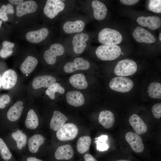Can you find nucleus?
<instances>
[{
	"mask_svg": "<svg viewBox=\"0 0 161 161\" xmlns=\"http://www.w3.org/2000/svg\"><path fill=\"white\" fill-rule=\"evenodd\" d=\"M42 121L38 108L32 102L30 101L22 116L21 128L29 135L41 130Z\"/></svg>",
	"mask_w": 161,
	"mask_h": 161,
	"instance_id": "f03ea898",
	"label": "nucleus"
},
{
	"mask_svg": "<svg viewBox=\"0 0 161 161\" xmlns=\"http://www.w3.org/2000/svg\"><path fill=\"white\" fill-rule=\"evenodd\" d=\"M12 103L9 95L4 94L1 95L0 96V109H4L7 106H9Z\"/></svg>",
	"mask_w": 161,
	"mask_h": 161,
	"instance_id": "4c0bfd02",
	"label": "nucleus"
},
{
	"mask_svg": "<svg viewBox=\"0 0 161 161\" xmlns=\"http://www.w3.org/2000/svg\"><path fill=\"white\" fill-rule=\"evenodd\" d=\"M0 154L4 161H9L13 157L10 149L4 140L0 137Z\"/></svg>",
	"mask_w": 161,
	"mask_h": 161,
	"instance_id": "2f4dec72",
	"label": "nucleus"
},
{
	"mask_svg": "<svg viewBox=\"0 0 161 161\" xmlns=\"http://www.w3.org/2000/svg\"><path fill=\"white\" fill-rule=\"evenodd\" d=\"M89 36L87 33L80 32L73 37L72 41L73 50L77 54H80L85 50L87 46V41Z\"/></svg>",
	"mask_w": 161,
	"mask_h": 161,
	"instance_id": "ddd939ff",
	"label": "nucleus"
},
{
	"mask_svg": "<svg viewBox=\"0 0 161 161\" xmlns=\"http://www.w3.org/2000/svg\"><path fill=\"white\" fill-rule=\"evenodd\" d=\"M23 0H9V1L11 3L18 5L23 2Z\"/></svg>",
	"mask_w": 161,
	"mask_h": 161,
	"instance_id": "37998d69",
	"label": "nucleus"
},
{
	"mask_svg": "<svg viewBox=\"0 0 161 161\" xmlns=\"http://www.w3.org/2000/svg\"><path fill=\"white\" fill-rule=\"evenodd\" d=\"M68 120L67 118L60 112L54 111L49 122V128L52 131L56 132Z\"/></svg>",
	"mask_w": 161,
	"mask_h": 161,
	"instance_id": "6ab92c4d",
	"label": "nucleus"
},
{
	"mask_svg": "<svg viewBox=\"0 0 161 161\" xmlns=\"http://www.w3.org/2000/svg\"></svg>",
	"mask_w": 161,
	"mask_h": 161,
	"instance_id": "09e8293b",
	"label": "nucleus"
},
{
	"mask_svg": "<svg viewBox=\"0 0 161 161\" xmlns=\"http://www.w3.org/2000/svg\"><path fill=\"white\" fill-rule=\"evenodd\" d=\"M125 138L134 152L141 153L143 151L144 145L143 140L138 134L132 132H129L126 134Z\"/></svg>",
	"mask_w": 161,
	"mask_h": 161,
	"instance_id": "f3484780",
	"label": "nucleus"
},
{
	"mask_svg": "<svg viewBox=\"0 0 161 161\" xmlns=\"http://www.w3.org/2000/svg\"><path fill=\"white\" fill-rule=\"evenodd\" d=\"M37 8V4L34 1H23L16 7V16L21 17L26 14L34 13L36 10Z\"/></svg>",
	"mask_w": 161,
	"mask_h": 161,
	"instance_id": "aec40b11",
	"label": "nucleus"
},
{
	"mask_svg": "<svg viewBox=\"0 0 161 161\" xmlns=\"http://www.w3.org/2000/svg\"><path fill=\"white\" fill-rule=\"evenodd\" d=\"M74 154V151L71 145L66 144L58 147L54 153V156L58 160H69Z\"/></svg>",
	"mask_w": 161,
	"mask_h": 161,
	"instance_id": "393cba45",
	"label": "nucleus"
},
{
	"mask_svg": "<svg viewBox=\"0 0 161 161\" xmlns=\"http://www.w3.org/2000/svg\"><path fill=\"white\" fill-rule=\"evenodd\" d=\"M108 139V136L106 135H102L95 139V142L96 144L97 149L101 151L107 150L109 148V146L106 141Z\"/></svg>",
	"mask_w": 161,
	"mask_h": 161,
	"instance_id": "c9c22d12",
	"label": "nucleus"
},
{
	"mask_svg": "<svg viewBox=\"0 0 161 161\" xmlns=\"http://www.w3.org/2000/svg\"><path fill=\"white\" fill-rule=\"evenodd\" d=\"M98 120L99 123L106 129L112 128L115 122V117L113 113L108 110L101 111L99 114Z\"/></svg>",
	"mask_w": 161,
	"mask_h": 161,
	"instance_id": "bb28decb",
	"label": "nucleus"
},
{
	"mask_svg": "<svg viewBox=\"0 0 161 161\" xmlns=\"http://www.w3.org/2000/svg\"><path fill=\"white\" fill-rule=\"evenodd\" d=\"M47 138L40 130L30 135L28 138L25 152L37 155L45 148Z\"/></svg>",
	"mask_w": 161,
	"mask_h": 161,
	"instance_id": "20e7f679",
	"label": "nucleus"
},
{
	"mask_svg": "<svg viewBox=\"0 0 161 161\" xmlns=\"http://www.w3.org/2000/svg\"><path fill=\"white\" fill-rule=\"evenodd\" d=\"M116 161H131L129 160H116Z\"/></svg>",
	"mask_w": 161,
	"mask_h": 161,
	"instance_id": "a18cd8bd",
	"label": "nucleus"
},
{
	"mask_svg": "<svg viewBox=\"0 0 161 161\" xmlns=\"http://www.w3.org/2000/svg\"><path fill=\"white\" fill-rule=\"evenodd\" d=\"M2 47L0 50V57L2 58H6L11 55L13 53V48L14 47V43L8 41H4Z\"/></svg>",
	"mask_w": 161,
	"mask_h": 161,
	"instance_id": "72a5a7b5",
	"label": "nucleus"
},
{
	"mask_svg": "<svg viewBox=\"0 0 161 161\" xmlns=\"http://www.w3.org/2000/svg\"><path fill=\"white\" fill-rule=\"evenodd\" d=\"M137 22L141 26L147 27L152 30L158 29L161 25V18L156 16H140L137 19Z\"/></svg>",
	"mask_w": 161,
	"mask_h": 161,
	"instance_id": "a211bd4d",
	"label": "nucleus"
},
{
	"mask_svg": "<svg viewBox=\"0 0 161 161\" xmlns=\"http://www.w3.org/2000/svg\"><path fill=\"white\" fill-rule=\"evenodd\" d=\"M38 62L36 58L32 56H28L21 65L20 67V71L25 75L30 74L34 71Z\"/></svg>",
	"mask_w": 161,
	"mask_h": 161,
	"instance_id": "cd10ccee",
	"label": "nucleus"
},
{
	"mask_svg": "<svg viewBox=\"0 0 161 161\" xmlns=\"http://www.w3.org/2000/svg\"><path fill=\"white\" fill-rule=\"evenodd\" d=\"M91 137L88 136H85L80 137L77 142V149L80 154L85 153L89 150L91 143Z\"/></svg>",
	"mask_w": 161,
	"mask_h": 161,
	"instance_id": "c756f323",
	"label": "nucleus"
},
{
	"mask_svg": "<svg viewBox=\"0 0 161 161\" xmlns=\"http://www.w3.org/2000/svg\"><path fill=\"white\" fill-rule=\"evenodd\" d=\"M2 23V21H1V20H0V27H1V25Z\"/></svg>",
	"mask_w": 161,
	"mask_h": 161,
	"instance_id": "de8ad7c7",
	"label": "nucleus"
},
{
	"mask_svg": "<svg viewBox=\"0 0 161 161\" xmlns=\"http://www.w3.org/2000/svg\"><path fill=\"white\" fill-rule=\"evenodd\" d=\"M49 33L48 29L42 28L39 30L28 32L26 35L27 40L32 43H39L45 39Z\"/></svg>",
	"mask_w": 161,
	"mask_h": 161,
	"instance_id": "5701e85b",
	"label": "nucleus"
},
{
	"mask_svg": "<svg viewBox=\"0 0 161 161\" xmlns=\"http://www.w3.org/2000/svg\"><path fill=\"white\" fill-rule=\"evenodd\" d=\"M18 80V75L14 70H7L1 75V88L6 90L11 89L16 86Z\"/></svg>",
	"mask_w": 161,
	"mask_h": 161,
	"instance_id": "2eb2a0df",
	"label": "nucleus"
},
{
	"mask_svg": "<svg viewBox=\"0 0 161 161\" xmlns=\"http://www.w3.org/2000/svg\"><path fill=\"white\" fill-rule=\"evenodd\" d=\"M30 102L19 99L13 102L5 111L3 117L2 125L7 131L21 126L24 111Z\"/></svg>",
	"mask_w": 161,
	"mask_h": 161,
	"instance_id": "f257e3e1",
	"label": "nucleus"
},
{
	"mask_svg": "<svg viewBox=\"0 0 161 161\" xmlns=\"http://www.w3.org/2000/svg\"><path fill=\"white\" fill-rule=\"evenodd\" d=\"M14 12L13 7L10 3L6 5H2L0 8V18L4 21H8V18L7 15L13 14Z\"/></svg>",
	"mask_w": 161,
	"mask_h": 161,
	"instance_id": "f704fd0d",
	"label": "nucleus"
},
{
	"mask_svg": "<svg viewBox=\"0 0 161 161\" xmlns=\"http://www.w3.org/2000/svg\"><path fill=\"white\" fill-rule=\"evenodd\" d=\"M65 49L62 44L58 43L53 44L44 52V60L48 64L53 65L56 62L57 57L63 55Z\"/></svg>",
	"mask_w": 161,
	"mask_h": 161,
	"instance_id": "9b49d317",
	"label": "nucleus"
},
{
	"mask_svg": "<svg viewBox=\"0 0 161 161\" xmlns=\"http://www.w3.org/2000/svg\"><path fill=\"white\" fill-rule=\"evenodd\" d=\"M85 26L84 21L77 20L74 21H68L64 24L63 29L66 34H71L81 32L83 30Z\"/></svg>",
	"mask_w": 161,
	"mask_h": 161,
	"instance_id": "412c9836",
	"label": "nucleus"
},
{
	"mask_svg": "<svg viewBox=\"0 0 161 161\" xmlns=\"http://www.w3.org/2000/svg\"><path fill=\"white\" fill-rule=\"evenodd\" d=\"M147 92L148 96L154 99H161V84L157 82L151 83L148 86Z\"/></svg>",
	"mask_w": 161,
	"mask_h": 161,
	"instance_id": "7c9ffc66",
	"label": "nucleus"
},
{
	"mask_svg": "<svg viewBox=\"0 0 161 161\" xmlns=\"http://www.w3.org/2000/svg\"><path fill=\"white\" fill-rule=\"evenodd\" d=\"M55 77L50 75L37 76L33 79L31 87L33 90H38L42 88H48L56 82Z\"/></svg>",
	"mask_w": 161,
	"mask_h": 161,
	"instance_id": "f8f14e48",
	"label": "nucleus"
},
{
	"mask_svg": "<svg viewBox=\"0 0 161 161\" xmlns=\"http://www.w3.org/2000/svg\"><path fill=\"white\" fill-rule=\"evenodd\" d=\"M26 160V161H42L41 159L33 156L27 157Z\"/></svg>",
	"mask_w": 161,
	"mask_h": 161,
	"instance_id": "79ce46f5",
	"label": "nucleus"
},
{
	"mask_svg": "<svg viewBox=\"0 0 161 161\" xmlns=\"http://www.w3.org/2000/svg\"><path fill=\"white\" fill-rule=\"evenodd\" d=\"M159 39L160 41H161V33H160L159 35Z\"/></svg>",
	"mask_w": 161,
	"mask_h": 161,
	"instance_id": "49530a36",
	"label": "nucleus"
},
{
	"mask_svg": "<svg viewBox=\"0 0 161 161\" xmlns=\"http://www.w3.org/2000/svg\"><path fill=\"white\" fill-rule=\"evenodd\" d=\"M161 0H151L148 2V8L149 10L155 13L161 12Z\"/></svg>",
	"mask_w": 161,
	"mask_h": 161,
	"instance_id": "e433bc0d",
	"label": "nucleus"
},
{
	"mask_svg": "<svg viewBox=\"0 0 161 161\" xmlns=\"http://www.w3.org/2000/svg\"><path fill=\"white\" fill-rule=\"evenodd\" d=\"M129 121L134 131L138 134H142L147 131L148 128L146 125L137 114H132L129 118Z\"/></svg>",
	"mask_w": 161,
	"mask_h": 161,
	"instance_id": "4be33fe9",
	"label": "nucleus"
},
{
	"mask_svg": "<svg viewBox=\"0 0 161 161\" xmlns=\"http://www.w3.org/2000/svg\"><path fill=\"white\" fill-rule=\"evenodd\" d=\"M137 66L136 62L129 59L119 61L115 66L114 72L118 76L124 77L131 75L137 71Z\"/></svg>",
	"mask_w": 161,
	"mask_h": 161,
	"instance_id": "0eeeda50",
	"label": "nucleus"
},
{
	"mask_svg": "<svg viewBox=\"0 0 161 161\" xmlns=\"http://www.w3.org/2000/svg\"><path fill=\"white\" fill-rule=\"evenodd\" d=\"M85 161H97L91 155L86 153L84 156Z\"/></svg>",
	"mask_w": 161,
	"mask_h": 161,
	"instance_id": "a19ab883",
	"label": "nucleus"
},
{
	"mask_svg": "<svg viewBox=\"0 0 161 161\" xmlns=\"http://www.w3.org/2000/svg\"><path fill=\"white\" fill-rule=\"evenodd\" d=\"M151 112L155 118L159 119L161 117V103H157L153 105L151 108Z\"/></svg>",
	"mask_w": 161,
	"mask_h": 161,
	"instance_id": "58836bf2",
	"label": "nucleus"
},
{
	"mask_svg": "<svg viewBox=\"0 0 161 161\" xmlns=\"http://www.w3.org/2000/svg\"><path fill=\"white\" fill-rule=\"evenodd\" d=\"M90 67V63L88 60L82 58L78 57L72 62L67 63L64 66V70L66 72L70 73L79 70H87Z\"/></svg>",
	"mask_w": 161,
	"mask_h": 161,
	"instance_id": "4468645a",
	"label": "nucleus"
},
{
	"mask_svg": "<svg viewBox=\"0 0 161 161\" xmlns=\"http://www.w3.org/2000/svg\"><path fill=\"white\" fill-rule=\"evenodd\" d=\"M91 5L94 18L98 21L104 19L106 16L108 10L106 5L99 1L94 0L92 1Z\"/></svg>",
	"mask_w": 161,
	"mask_h": 161,
	"instance_id": "b1692460",
	"label": "nucleus"
},
{
	"mask_svg": "<svg viewBox=\"0 0 161 161\" xmlns=\"http://www.w3.org/2000/svg\"><path fill=\"white\" fill-rule=\"evenodd\" d=\"M132 35L135 40L138 42L153 44L156 41V38L153 34L140 27H136Z\"/></svg>",
	"mask_w": 161,
	"mask_h": 161,
	"instance_id": "dca6fc26",
	"label": "nucleus"
},
{
	"mask_svg": "<svg viewBox=\"0 0 161 161\" xmlns=\"http://www.w3.org/2000/svg\"><path fill=\"white\" fill-rule=\"evenodd\" d=\"M29 135L20 126L9 131L4 141L10 149L25 152Z\"/></svg>",
	"mask_w": 161,
	"mask_h": 161,
	"instance_id": "7ed1b4c3",
	"label": "nucleus"
},
{
	"mask_svg": "<svg viewBox=\"0 0 161 161\" xmlns=\"http://www.w3.org/2000/svg\"><path fill=\"white\" fill-rule=\"evenodd\" d=\"M65 91V89L58 83H55L47 88L45 91L46 95L49 96L52 100L55 98V93L58 92L63 94Z\"/></svg>",
	"mask_w": 161,
	"mask_h": 161,
	"instance_id": "473e14b6",
	"label": "nucleus"
},
{
	"mask_svg": "<svg viewBox=\"0 0 161 161\" xmlns=\"http://www.w3.org/2000/svg\"><path fill=\"white\" fill-rule=\"evenodd\" d=\"M109 86L112 90L121 93L131 91L134 86V82L130 78L118 76L112 79L109 82Z\"/></svg>",
	"mask_w": 161,
	"mask_h": 161,
	"instance_id": "6e6552de",
	"label": "nucleus"
},
{
	"mask_svg": "<svg viewBox=\"0 0 161 161\" xmlns=\"http://www.w3.org/2000/svg\"><path fill=\"white\" fill-rule=\"evenodd\" d=\"M78 131L77 127L75 124L66 123L56 131V137L57 139L61 141L72 140L77 136Z\"/></svg>",
	"mask_w": 161,
	"mask_h": 161,
	"instance_id": "1a4fd4ad",
	"label": "nucleus"
},
{
	"mask_svg": "<svg viewBox=\"0 0 161 161\" xmlns=\"http://www.w3.org/2000/svg\"><path fill=\"white\" fill-rule=\"evenodd\" d=\"M65 7V4L63 1L48 0L44 8V12L47 17L52 19L63 11Z\"/></svg>",
	"mask_w": 161,
	"mask_h": 161,
	"instance_id": "9d476101",
	"label": "nucleus"
},
{
	"mask_svg": "<svg viewBox=\"0 0 161 161\" xmlns=\"http://www.w3.org/2000/svg\"><path fill=\"white\" fill-rule=\"evenodd\" d=\"M121 53V49L118 46L101 45L95 50L97 56L103 61H113L118 58Z\"/></svg>",
	"mask_w": 161,
	"mask_h": 161,
	"instance_id": "423d86ee",
	"label": "nucleus"
},
{
	"mask_svg": "<svg viewBox=\"0 0 161 161\" xmlns=\"http://www.w3.org/2000/svg\"><path fill=\"white\" fill-rule=\"evenodd\" d=\"M123 37L117 30L109 28H105L101 30L98 35L99 42L107 45L114 46L122 42Z\"/></svg>",
	"mask_w": 161,
	"mask_h": 161,
	"instance_id": "39448f33",
	"label": "nucleus"
},
{
	"mask_svg": "<svg viewBox=\"0 0 161 161\" xmlns=\"http://www.w3.org/2000/svg\"><path fill=\"white\" fill-rule=\"evenodd\" d=\"M120 1L123 4L127 5H132L136 4L139 1L138 0H120Z\"/></svg>",
	"mask_w": 161,
	"mask_h": 161,
	"instance_id": "ea45409f",
	"label": "nucleus"
},
{
	"mask_svg": "<svg viewBox=\"0 0 161 161\" xmlns=\"http://www.w3.org/2000/svg\"><path fill=\"white\" fill-rule=\"evenodd\" d=\"M69 82L73 87L77 89H85L88 86L85 75L81 73L71 76L69 78Z\"/></svg>",
	"mask_w": 161,
	"mask_h": 161,
	"instance_id": "c85d7f7f",
	"label": "nucleus"
},
{
	"mask_svg": "<svg viewBox=\"0 0 161 161\" xmlns=\"http://www.w3.org/2000/svg\"><path fill=\"white\" fill-rule=\"evenodd\" d=\"M66 100L70 105L78 107L83 105L85 103V99L83 94L80 92L71 91L66 94Z\"/></svg>",
	"mask_w": 161,
	"mask_h": 161,
	"instance_id": "a878e982",
	"label": "nucleus"
},
{
	"mask_svg": "<svg viewBox=\"0 0 161 161\" xmlns=\"http://www.w3.org/2000/svg\"><path fill=\"white\" fill-rule=\"evenodd\" d=\"M1 88V75L0 73V89Z\"/></svg>",
	"mask_w": 161,
	"mask_h": 161,
	"instance_id": "c03bdc74",
	"label": "nucleus"
}]
</instances>
